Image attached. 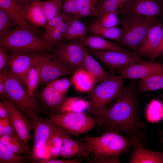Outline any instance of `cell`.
<instances>
[{"label": "cell", "mask_w": 163, "mask_h": 163, "mask_svg": "<svg viewBox=\"0 0 163 163\" xmlns=\"http://www.w3.org/2000/svg\"><path fill=\"white\" fill-rule=\"evenodd\" d=\"M39 84H48L59 78L72 74L75 70L57 59L54 55L43 54Z\"/></svg>", "instance_id": "12"}, {"label": "cell", "mask_w": 163, "mask_h": 163, "mask_svg": "<svg viewBox=\"0 0 163 163\" xmlns=\"http://www.w3.org/2000/svg\"><path fill=\"white\" fill-rule=\"evenodd\" d=\"M26 115L32 122L34 134L31 158L32 161H39L42 158V154L45 148V144L53 130V123L49 117L43 118L38 113L32 111L28 112Z\"/></svg>", "instance_id": "8"}, {"label": "cell", "mask_w": 163, "mask_h": 163, "mask_svg": "<svg viewBox=\"0 0 163 163\" xmlns=\"http://www.w3.org/2000/svg\"><path fill=\"white\" fill-rule=\"evenodd\" d=\"M162 21L149 29L137 51L139 55L150 57L158 48L163 39Z\"/></svg>", "instance_id": "17"}, {"label": "cell", "mask_w": 163, "mask_h": 163, "mask_svg": "<svg viewBox=\"0 0 163 163\" xmlns=\"http://www.w3.org/2000/svg\"><path fill=\"white\" fill-rule=\"evenodd\" d=\"M92 35H96L116 41L119 43L122 36L121 28L117 27H106L99 25L94 22L88 28Z\"/></svg>", "instance_id": "28"}, {"label": "cell", "mask_w": 163, "mask_h": 163, "mask_svg": "<svg viewBox=\"0 0 163 163\" xmlns=\"http://www.w3.org/2000/svg\"><path fill=\"white\" fill-rule=\"evenodd\" d=\"M0 9L5 12L16 24L29 29L35 33L37 30L26 19L22 8L16 0H0Z\"/></svg>", "instance_id": "18"}, {"label": "cell", "mask_w": 163, "mask_h": 163, "mask_svg": "<svg viewBox=\"0 0 163 163\" xmlns=\"http://www.w3.org/2000/svg\"><path fill=\"white\" fill-rule=\"evenodd\" d=\"M7 73V67L2 70L0 73V95L1 97L5 98L6 94L5 83Z\"/></svg>", "instance_id": "43"}, {"label": "cell", "mask_w": 163, "mask_h": 163, "mask_svg": "<svg viewBox=\"0 0 163 163\" xmlns=\"http://www.w3.org/2000/svg\"><path fill=\"white\" fill-rule=\"evenodd\" d=\"M86 48L80 42H70L65 44L59 43L54 55L56 58L76 70L84 68Z\"/></svg>", "instance_id": "10"}, {"label": "cell", "mask_w": 163, "mask_h": 163, "mask_svg": "<svg viewBox=\"0 0 163 163\" xmlns=\"http://www.w3.org/2000/svg\"><path fill=\"white\" fill-rule=\"evenodd\" d=\"M81 158L61 159L56 158L49 157L43 158L39 160L37 163H80L82 161Z\"/></svg>", "instance_id": "42"}, {"label": "cell", "mask_w": 163, "mask_h": 163, "mask_svg": "<svg viewBox=\"0 0 163 163\" xmlns=\"http://www.w3.org/2000/svg\"><path fill=\"white\" fill-rule=\"evenodd\" d=\"M62 144V139L53 129L45 145V147L49 152L50 157L56 158L60 157Z\"/></svg>", "instance_id": "33"}, {"label": "cell", "mask_w": 163, "mask_h": 163, "mask_svg": "<svg viewBox=\"0 0 163 163\" xmlns=\"http://www.w3.org/2000/svg\"><path fill=\"white\" fill-rule=\"evenodd\" d=\"M89 53L112 70H117L136 62L144 61L141 56L132 51H99L87 48Z\"/></svg>", "instance_id": "9"}, {"label": "cell", "mask_w": 163, "mask_h": 163, "mask_svg": "<svg viewBox=\"0 0 163 163\" xmlns=\"http://www.w3.org/2000/svg\"><path fill=\"white\" fill-rule=\"evenodd\" d=\"M41 54L24 52H13L7 65L13 74L27 88L26 78L30 69Z\"/></svg>", "instance_id": "13"}, {"label": "cell", "mask_w": 163, "mask_h": 163, "mask_svg": "<svg viewBox=\"0 0 163 163\" xmlns=\"http://www.w3.org/2000/svg\"><path fill=\"white\" fill-rule=\"evenodd\" d=\"M123 78L112 75L99 84L88 92L89 112L97 119L104 113L109 103L119 94L123 88Z\"/></svg>", "instance_id": "5"}, {"label": "cell", "mask_w": 163, "mask_h": 163, "mask_svg": "<svg viewBox=\"0 0 163 163\" xmlns=\"http://www.w3.org/2000/svg\"><path fill=\"white\" fill-rule=\"evenodd\" d=\"M160 134L162 136V137L161 139V143L162 144L163 148V131H161L160 132Z\"/></svg>", "instance_id": "50"}, {"label": "cell", "mask_w": 163, "mask_h": 163, "mask_svg": "<svg viewBox=\"0 0 163 163\" xmlns=\"http://www.w3.org/2000/svg\"><path fill=\"white\" fill-rule=\"evenodd\" d=\"M6 118L0 119V137L3 135V130Z\"/></svg>", "instance_id": "49"}, {"label": "cell", "mask_w": 163, "mask_h": 163, "mask_svg": "<svg viewBox=\"0 0 163 163\" xmlns=\"http://www.w3.org/2000/svg\"><path fill=\"white\" fill-rule=\"evenodd\" d=\"M157 96L158 97H162V98H163V93L161 94H160L159 95H157Z\"/></svg>", "instance_id": "51"}, {"label": "cell", "mask_w": 163, "mask_h": 163, "mask_svg": "<svg viewBox=\"0 0 163 163\" xmlns=\"http://www.w3.org/2000/svg\"><path fill=\"white\" fill-rule=\"evenodd\" d=\"M16 24L10 16L4 11L0 9V37L10 33Z\"/></svg>", "instance_id": "39"}, {"label": "cell", "mask_w": 163, "mask_h": 163, "mask_svg": "<svg viewBox=\"0 0 163 163\" xmlns=\"http://www.w3.org/2000/svg\"><path fill=\"white\" fill-rule=\"evenodd\" d=\"M124 16L138 14L163 18V0H128L120 10Z\"/></svg>", "instance_id": "11"}, {"label": "cell", "mask_w": 163, "mask_h": 163, "mask_svg": "<svg viewBox=\"0 0 163 163\" xmlns=\"http://www.w3.org/2000/svg\"><path fill=\"white\" fill-rule=\"evenodd\" d=\"M100 14L97 0H82L78 11L73 17L77 19L88 17H97Z\"/></svg>", "instance_id": "31"}, {"label": "cell", "mask_w": 163, "mask_h": 163, "mask_svg": "<svg viewBox=\"0 0 163 163\" xmlns=\"http://www.w3.org/2000/svg\"><path fill=\"white\" fill-rule=\"evenodd\" d=\"M48 84L57 91L66 95L72 82V78H64L55 80Z\"/></svg>", "instance_id": "40"}, {"label": "cell", "mask_w": 163, "mask_h": 163, "mask_svg": "<svg viewBox=\"0 0 163 163\" xmlns=\"http://www.w3.org/2000/svg\"><path fill=\"white\" fill-rule=\"evenodd\" d=\"M9 117L8 110L5 103L2 101L0 102V119Z\"/></svg>", "instance_id": "47"}, {"label": "cell", "mask_w": 163, "mask_h": 163, "mask_svg": "<svg viewBox=\"0 0 163 163\" xmlns=\"http://www.w3.org/2000/svg\"><path fill=\"white\" fill-rule=\"evenodd\" d=\"M88 28L79 19L74 18L69 26L63 39L69 42H81L87 36Z\"/></svg>", "instance_id": "26"}, {"label": "cell", "mask_w": 163, "mask_h": 163, "mask_svg": "<svg viewBox=\"0 0 163 163\" xmlns=\"http://www.w3.org/2000/svg\"><path fill=\"white\" fill-rule=\"evenodd\" d=\"M63 0H47L42 1L43 10L47 21L62 13Z\"/></svg>", "instance_id": "34"}, {"label": "cell", "mask_w": 163, "mask_h": 163, "mask_svg": "<svg viewBox=\"0 0 163 163\" xmlns=\"http://www.w3.org/2000/svg\"><path fill=\"white\" fill-rule=\"evenodd\" d=\"M21 8L28 4H30L40 0H16Z\"/></svg>", "instance_id": "48"}, {"label": "cell", "mask_w": 163, "mask_h": 163, "mask_svg": "<svg viewBox=\"0 0 163 163\" xmlns=\"http://www.w3.org/2000/svg\"><path fill=\"white\" fill-rule=\"evenodd\" d=\"M128 1V0H97L100 14L111 12L120 13V10Z\"/></svg>", "instance_id": "36"}, {"label": "cell", "mask_w": 163, "mask_h": 163, "mask_svg": "<svg viewBox=\"0 0 163 163\" xmlns=\"http://www.w3.org/2000/svg\"><path fill=\"white\" fill-rule=\"evenodd\" d=\"M9 56L7 50L5 48L0 46V70H2L5 68L7 65Z\"/></svg>", "instance_id": "44"}, {"label": "cell", "mask_w": 163, "mask_h": 163, "mask_svg": "<svg viewBox=\"0 0 163 163\" xmlns=\"http://www.w3.org/2000/svg\"><path fill=\"white\" fill-rule=\"evenodd\" d=\"M71 78L75 88L81 92H89L96 83L93 76L85 68L76 70Z\"/></svg>", "instance_id": "25"}, {"label": "cell", "mask_w": 163, "mask_h": 163, "mask_svg": "<svg viewBox=\"0 0 163 163\" xmlns=\"http://www.w3.org/2000/svg\"><path fill=\"white\" fill-rule=\"evenodd\" d=\"M81 43L85 47L96 50L127 51L121 44L109 41L96 35L87 36Z\"/></svg>", "instance_id": "22"}, {"label": "cell", "mask_w": 163, "mask_h": 163, "mask_svg": "<svg viewBox=\"0 0 163 163\" xmlns=\"http://www.w3.org/2000/svg\"><path fill=\"white\" fill-rule=\"evenodd\" d=\"M53 129L59 135L63 141L60 157L66 159L77 156L86 157L91 152L84 142L72 138L69 134L53 123Z\"/></svg>", "instance_id": "15"}, {"label": "cell", "mask_w": 163, "mask_h": 163, "mask_svg": "<svg viewBox=\"0 0 163 163\" xmlns=\"http://www.w3.org/2000/svg\"><path fill=\"white\" fill-rule=\"evenodd\" d=\"M27 156L15 153L0 142V163L27 162L28 159Z\"/></svg>", "instance_id": "32"}, {"label": "cell", "mask_w": 163, "mask_h": 163, "mask_svg": "<svg viewBox=\"0 0 163 163\" xmlns=\"http://www.w3.org/2000/svg\"><path fill=\"white\" fill-rule=\"evenodd\" d=\"M82 2V0H63L62 13L73 16L78 11Z\"/></svg>", "instance_id": "41"}, {"label": "cell", "mask_w": 163, "mask_h": 163, "mask_svg": "<svg viewBox=\"0 0 163 163\" xmlns=\"http://www.w3.org/2000/svg\"><path fill=\"white\" fill-rule=\"evenodd\" d=\"M0 46L13 52L37 53L51 50L53 45L38 37L32 31L18 26L0 37Z\"/></svg>", "instance_id": "3"}, {"label": "cell", "mask_w": 163, "mask_h": 163, "mask_svg": "<svg viewBox=\"0 0 163 163\" xmlns=\"http://www.w3.org/2000/svg\"><path fill=\"white\" fill-rule=\"evenodd\" d=\"M90 103L78 97H66L61 108L60 113L81 112L89 108Z\"/></svg>", "instance_id": "29"}, {"label": "cell", "mask_w": 163, "mask_h": 163, "mask_svg": "<svg viewBox=\"0 0 163 163\" xmlns=\"http://www.w3.org/2000/svg\"><path fill=\"white\" fill-rule=\"evenodd\" d=\"M65 95L55 90L48 84L41 92L39 98L44 106L52 113L51 114L54 115L60 113Z\"/></svg>", "instance_id": "19"}, {"label": "cell", "mask_w": 163, "mask_h": 163, "mask_svg": "<svg viewBox=\"0 0 163 163\" xmlns=\"http://www.w3.org/2000/svg\"><path fill=\"white\" fill-rule=\"evenodd\" d=\"M163 89V66L148 76L139 79L137 85L138 93Z\"/></svg>", "instance_id": "24"}, {"label": "cell", "mask_w": 163, "mask_h": 163, "mask_svg": "<svg viewBox=\"0 0 163 163\" xmlns=\"http://www.w3.org/2000/svg\"><path fill=\"white\" fill-rule=\"evenodd\" d=\"M74 18L73 16L65 21L48 35L43 37L42 39L53 45L54 44L60 43L63 39L65 33Z\"/></svg>", "instance_id": "35"}, {"label": "cell", "mask_w": 163, "mask_h": 163, "mask_svg": "<svg viewBox=\"0 0 163 163\" xmlns=\"http://www.w3.org/2000/svg\"><path fill=\"white\" fill-rule=\"evenodd\" d=\"M49 115L53 124L68 134L76 137L86 133L97 125L96 119L84 112Z\"/></svg>", "instance_id": "7"}, {"label": "cell", "mask_w": 163, "mask_h": 163, "mask_svg": "<svg viewBox=\"0 0 163 163\" xmlns=\"http://www.w3.org/2000/svg\"><path fill=\"white\" fill-rule=\"evenodd\" d=\"M134 82L123 88L103 114L95 119L99 127L107 131L122 132L133 140L134 145H144L145 125L138 115L139 99Z\"/></svg>", "instance_id": "1"}, {"label": "cell", "mask_w": 163, "mask_h": 163, "mask_svg": "<svg viewBox=\"0 0 163 163\" xmlns=\"http://www.w3.org/2000/svg\"><path fill=\"white\" fill-rule=\"evenodd\" d=\"M129 161L130 163H163V152L148 149L144 145H134Z\"/></svg>", "instance_id": "21"}, {"label": "cell", "mask_w": 163, "mask_h": 163, "mask_svg": "<svg viewBox=\"0 0 163 163\" xmlns=\"http://www.w3.org/2000/svg\"><path fill=\"white\" fill-rule=\"evenodd\" d=\"M163 53V39L162 42L157 49L150 57L148 60L149 62L154 61L159 56H161Z\"/></svg>", "instance_id": "46"}, {"label": "cell", "mask_w": 163, "mask_h": 163, "mask_svg": "<svg viewBox=\"0 0 163 163\" xmlns=\"http://www.w3.org/2000/svg\"><path fill=\"white\" fill-rule=\"evenodd\" d=\"M83 139L94 153L93 163H120L119 155L134 145L131 138L113 131H106L99 136L87 135Z\"/></svg>", "instance_id": "2"}, {"label": "cell", "mask_w": 163, "mask_h": 163, "mask_svg": "<svg viewBox=\"0 0 163 163\" xmlns=\"http://www.w3.org/2000/svg\"><path fill=\"white\" fill-rule=\"evenodd\" d=\"M43 62V54L31 66L27 74L26 84L27 90L30 96H34L35 89L39 84L41 71Z\"/></svg>", "instance_id": "27"}, {"label": "cell", "mask_w": 163, "mask_h": 163, "mask_svg": "<svg viewBox=\"0 0 163 163\" xmlns=\"http://www.w3.org/2000/svg\"><path fill=\"white\" fill-rule=\"evenodd\" d=\"M73 16L71 14L62 13L50 19L47 22L45 28V30L43 37L48 35L53 30L60 26L63 23L70 19Z\"/></svg>", "instance_id": "38"}, {"label": "cell", "mask_w": 163, "mask_h": 163, "mask_svg": "<svg viewBox=\"0 0 163 163\" xmlns=\"http://www.w3.org/2000/svg\"><path fill=\"white\" fill-rule=\"evenodd\" d=\"M162 20L138 14L124 16L120 21L122 34L119 44L137 52L149 29Z\"/></svg>", "instance_id": "4"}, {"label": "cell", "mask_w": 163, "mask_h": 163, "mask_svg": "<svg viewBox=\"0 0 163 163\" xmlns=\"http://www.w3.org/2000/svg\"><path fill=\"white\" fill-rule=\"evenodd\" d=\"M0 99L8 110L9 117L17 134L29 149L28 142L32 138L31 131L32 123L31 120L8 100L2 97Z\"/></svg>", "instance_id": "14"}, {"label": "cell", "mask_w": 163, "mask_h": 163, "mask_svg": "<svg viewBox=\"0 0 163 163\" xmlns=\"http://www.w3.org/2000/svg\"><path fill=\"white\" fill-rule=\"evenodd\" d=\"M84 66V68L94 77L96 83H99L106 81L112 75L102 68L87 48L85 51Z\"/></svg>", "instance_id": "23"}, {"label": "cell", "mask_w": 163, "mask_h": 163, "mask_svg": "<svg viewBox=\"0 0 163 163\" xmlns=\"http://www.w3.org/2000/svg\"><path fill=\"white\" fill-rule=\"evenodd\" d=\"M0 142L18 155H28V148L17 134L12 135H3L0 137Z\"/></svg>", "instance_id": "30"}, {"label": "cell", "mask_w": 163, "mask_h": 163, "mask_svg": "<svg viewBox=\"0 0 163 163\" xmlns=\"http://www.w3.org/2000/svg\"><path fill=\"white\" fill-rule=\"evenodd\" d=\"M21 8L25 18L31 25L34 27L45 28L48 22L41 1L35 2Z\"/></svg>", "instance_id": "20"}, {"label": "cell", "mask_w": 163, "mask_h": 163, "mask_svg": "<svg viewBox=\"0 0 163 163\" xmlns=\"http://www.w3.org/2000/svg\"><path fill=\"white\" fill-rule=\"evenodd\" d=\"M163 66L160 63L153 62H141L122 68L117 72L123 78L134 80L144 78Z\"/></svg>", "instance_id": "16"}, {"label": "cell", "mask_w": 163, "mask_h": 163, "mask_svg": "<svg viewBox=\"0 0 163 163\" xmlns=\"http://www.w3.org/2000/svg\"><path fill=\"white\" fill-rule=\"evenodd\" d=\"M6 97L25 115L30 111L38 114H46L47 112L43 110L35 98L29 94L27 88L7 67L5 83Z\"/></svg>", "instance_id": "6"}, {"label": "cell", "mask_w": 163, "mask_h": 163, "mask_svg": "<svg viewBox=\"0 0 163 163\" xmlns=\"http://www.w3.org/2000/svg\"><path fill=\"white\" fill-rule=\"evenodd\" d=\"M3 133V135H8L17 134L9 117L6 118Z\"/></svg>", "instance_id": "45"}, {"label": "cell", "mask_w": 163, "mask_h": 163, "mask_svg": "<svg viewBox=\"0 0 163 163\" xmlns=\"http://www.w3.org/2000/svg\"><path fill=\"white\" fill-rule=\"evenodd\" d=\"M116 12H107L100 14L94 22L100 26L106 27H117L120 24L118 14Z\"/></svg>", "instance_id": "37"}]
</instances>
